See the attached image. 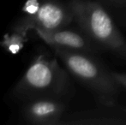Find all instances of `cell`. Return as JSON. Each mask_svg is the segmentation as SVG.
I'll list each match as a JSON object with an SVG mask.
<instances>
[{"label":"cell","mask_w":126,"mask_h":125,"mask_svg":"<svg viewBox=\"0 0 126 125\" xmlns=\"http://www.w3.org/2000/svg\"><path fill=\"white\" fill-rule=\"evenodd\" d=\"M66 105L58 98H36L26 102L22 116L27 122L38 125H60Z\"/></svg>","instance_id":"6"},{"label":"cell","mask_w":126,"mask_h":125,"mask_svg":"<svg viewBox=\"0 0 126 125\" xmlns=\"http://www.w3.org/2000/svg\"><path fill=\"white\" fill-rule=\"evenodd\" d=\"M112 1L116 2V3H124V4L126 3V0H112Z\"/></svg>","instance_id":"11"},{"label":"cell","mask_w":126,"mask_h":125,"mask_svg":"<svg viewBox=\"0 0 126 125\" xmlns=\"http://www.w3.org/2000/svg\"><path fill=\"white\" fill-rule=\"evenodd\" d=\"M27 40V34L13 31L10 34H5L3 36V40L0 41V46L10 54H17L23 48Z\"/></svg>","instance_id":"8"},{"label":"cell","mask_w":126,"mask_h":125,"mask_svg":"<svg viewBox=\"0 0 126 125\" xmlns=\"http://www.w3.org/2000/svg\"><path fill=\"white\" fill-rule=\"evenodd\" d=\"M37 35L51 46L88 52L92 50V45L84 37L73 31L58 29V30H42L35 29Z\"/></svg>","instance_id":"7"},{"label":"cell","mask_w":126,"mask_h":125,"mask_svg":"<svg viewBox=\"0 0 126 125\" xmlns=\"http://www.w3.org/2000/svg\"><path fill=\"white\" fill-rule=\"evenodd\" d=\"M113 78L117 81L118 84L126 88V74L118 73V72H111Z\"/></svg>","instance_id":"10"},{"label":"cell","mask_w":126,"mask_h":125,"mask_svg":"<svg viewBox=\"0 0 126 125\" xmlns=\"http://www.w3.org/2000/svg\"><path fill=\"white\" fill-rule=\"evenodd\" d=\"M69 71L89 87L101 104L116 103L121 86L113 78L111 72L102 68L85 52L70 49L51 46Z\"/></svg>","instance_id":"2"},{"label":"cell","mask_w":126,"mask_h":125,"mask_svg":"<svg viewBox=\"0 0 126 125\" xmlns=\"http://www.w3.org/2000/svg\"><path fill=\"white\" fill-rule=\"evenodd\" d=\"M69 7L74 20L90 38L126 60V40L102 6L88 0H71Z\"/></svg>","instance_id":"3"},{"label":"cell","mask_w":126,"mask_h":125,"mask_svg":"<svg viewBox=\"0 0 126 125\" xmlns=\"http://www.w3.org/2000/svg\"><path fill=\"white\" fill-rule=\"evenodd\" d=\"M72 20L73 15L70 7L54 0H47L41 3L36 14L24 15L13 28V31L28 34V32L35 29L58 30L63 29Z\"/></svg>","instance_id":"4"},{"label":"cell","mask_w":126,"mask_h":125,"mask_svg":"<svg viewBox=\"0 0 126 125\" xmlns=\"http://www.w3.org/2000/svg\"><path fill=\"white\" fill-rule=\"evenodd\" d=\"M126 125V108L114 104L76 112L61 119L60 125Z\"/></svg>","instance_id":"5"},{"label":"cell","mask_w":126,"mask_h":125,"mask_svg":"<svg viewBox=\"0 0 126 125\" xmlns=\"http://www.w3.org/2000/svg\"><path fill=\"white\" fill-rule=\"evenodd\" d=\"M70 79L55 57L40 54L29 65L11 95L28 102L36 98H60L68 93Z\"/></svg>","instance_id":"1"},{"label":"cell","mask_w":126,"mask_h":125,"mask_svg":"<svg viewBox=\"0 0 126 125\" xmlns=\"http://www.w3.org/2000/svg\"><path fill=\"white\" fill-rule=\"evenodd\" d=\"M41 4L40 0H27L22 7V11L26 15H33L37 13Z\"/></svg>","instance_id":"9"}]
</instances>
